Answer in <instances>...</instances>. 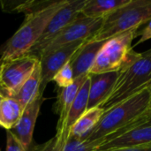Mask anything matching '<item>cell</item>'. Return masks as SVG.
<instances>
[{
  "label": "cell",
  "instance_id": "2",
  "mask_svg": "<svg viewBox=\"0 0 151 151\" xmlns=\"http://www.w3.org/2000/svg\"><path fill=\"white\" fill-rule=\"evenodd\" d=\"M119 72V75L112 91L100 106L104 112L147 88L151 81V57L146 51L138 53L132 50Z\"/></svg>",
  "mask_w": 151,
  "mask_h": 151
},
{
  "label": "cell",
  "instance_id": "10",
  "mask_svg": "<svg viewBox=\"0 0 151 151\" xmlns=\"http://www.w3.org/2000/svg\"><path fill=\"white\" fill-rule=\"evenodd\" d=\"M43 101V94L39 95L31 104L24 108L16 126L9 130L17 141L28 150L33 142L35 126Z\"/></svg>",
  "mask_w": 151,
  "mask_h": 151
},
{
  "label": "cell",
  "instance_id": "3",
  "mask_svg": "<svg viewBox=\"0 0 151 151\" xmlns=\"http://www.w3.org/2000/svg\"><path fill=\"white\" fill-rule=\"evenodd\" d=\"M68 0H56L49 7L28 15L20 27L5 42L0 59L13 58L27 54L39 40L52 17Z\"/></svg>",
  "mask_w": 151,
  "mask_h": 151
},
{
  "label": "cell",
  "instance_id": "16",
  "mask_svg": "<svg viewBox=\"0 0 151 151\" xmlns=\"http://www.w3.org/2000/svg\"><path fill=\"white\" fill-rule=\"evenodd\" d=\"M104 112V110L100 107L88 110L73 125L69 137L85 141L99 122Z\"/></svg>",
  "mask_w": 151,
  "mask_h": 151
},
{
  "label": "cell",
  "instance_id": "5",
  "mask_svg": "<svg viewBox=\"0 0 151 151\" xmlns=\"http://www.w3.org/2000/svg\"><path fill=\"white\" fill-rule=\"evenodd\" d=\"M138 29H133L106 40L89 73L119 72L133 50L132 42L138 36Z\"/></svg>",
  "mask_w": 151,
  "mask_h": 151
},
{
  "label": "cell",
  "instance_id": "22",
  "mask_svg": "<svg viewBox=\"0 0 151 151\" xmlns=\"http://www.w3.org/2000/svg\"><path fill=\"white\" fill-rule=\"evenodd\" d=\"M138 35H140V39L134 44V46H137V45H139L142 42H145L146 41L151 39V19L148 21V23L144 28H142L141 31H138Z\"/></svg>",
  "mask_w": 151,
  "mask_h": 151
},
{
  "label": "cell",
  "instance_id": "21",
  "mask_svg": "<svg viewBox=\"0 0 151 151\" xmlns=\"http://www.w3.org/2000/svg\"><path fill=\"white\" fill-rule=\"evenodd\" d=\"M5 151H30L21 145L10 131H6V150Z\"/></svg>",
  "mask_w": 151,
  "mask_h": 151
},
{
  "label": "cell",
  "instance_id": "13",
  "mask_svg": "<svg viewBox=\"0 0 151 151\" xmlns=\"http://www.w3.org/2000/svg\"><path fill=\"white\" fill-rule=\"evenodd\" d=\"M106 41H87L74 54L70 61L74 78L89 74L97 54Z\"/></svg>",
  "mask_w": 151,
  "mask_h": 151
},
{
  "label": "cell",
  "instance_id": "20",
  "mask_svg": "<svg viewBox=\"0 0 151 151\" xmlns=\"http://www.w3.org/2000/svg\"><path fill=\"white\" fill-rule=\"evenodd\" d=\"M75 78L73 74V68L70 65V62L67 63L65 65H64L54 76L53 81L57 83V85L59 87V88H66L73 83Z\"/></svg>",
  "mask_w": 151,
  "mask_h": 151
},
{
  "label": "cell",
  "instance_id": "24",
  "mask_svg": "<svg viewBox=\"0 0 151 151\" xmlns=\"http://www.w3.org/2000/svg\"><path fill=\"white\" fill-rule=\"evenodd\" d=\"M147 88H148L149 93H150V109H151V81L150 82V84L147 86Z\"/></svg>",
  "mask_w": 151,
  "mask_h": 151
},
{
  "label": "cell",
  "instance_id": "15",
  "mask_svg": "<svg viewBox=\"0 0 151 151\" xmlns=\"http://www.w3.org/2000/svg\"><path fill=\"white\" fill-rule=\"evenodd\" d=\"M41 94L43 93L41 91V67L40 63L38 62L28 80L26 81L17 94L11 98L16 100L23 108H25Z\"/></svg>",
  "mask_w": 151,
  "mask_h": 151
},
{
  "label": "cell",
  "instance_id": "17",
  "mask_svg": "<svg viewBox=\"0 0 151 151\" xmlns=\"http://www.w3.org/2000/svg\"><path fill=\"white\" fill-rule=\"evenodd\" d=\"M130 0H86L81 14L88 18H105Z\"/></svg>",
  "mask_w": 151,
  "mask_h": 151
},
{
  "label": "cell",
  "instance_id": "11",
  "mask_svg": "<svg viewBox=\"0 0 151 151\" xmlns=\"http://www.w3.org/2000/svg\"><path fill=\"white\" fill-rule=\"evenodd\" d=\"M151 144V120L139 125L125 134L101 143L97 151L138 147Z\"/></svg>",
  "mask_w": 151,
  "mask_h": 151
},
{
  "label": "cell",
  "instance_id": "1",
  "mask_svg": "<svg viewBox=\"0 0 151 151\" xmlns=\"http://www.w3.org/2000/svg\"><path fill=\"white\" fill-rule=\"evenodd\" d=\"M151 120L150 93L147 88L104 112L86 141L112 140L132 128Z\"/></svg>",
  "mask_w": 151,
  "mask_h": 151
},
{
  "label": "cell",
  "instance_id": "27",
  "mask_svg": "<svg viewBox=\"0 0 151 151\" xmlns=\"http://www.w3.org/2000/svg\"><path fill=\"white\" fill-rule=\"evenodd\" d=\"M4 98V96H3L2 95H0V103H1V101H2Z\"/></svg>",
  "mask_w": 151,
  "mask_h": 151
},
{
  "label": "cell",
  "instance_id": "12",
  "mask_svg": "<svg viewBox=\"0 0 151 151\" xmlns=\"http://www.w3.org/2000/svg\"><path fill=\"white\" fill-rule=\"evenodd\" d=\"M119 72L89 73L90 80L88 110L100 107L110 96L119 78Z\"/></svg>",
  "mask_w": 151,
  "mask_h": 151
},
{
  "label": "cell",
  "instance_id": "6",
  "mask_svg": "<svg viewBox=\"0 0 151 151\" xmlns=\"http://www.w3.org/2000/svg\"><path fill=\"white\" fill-rule=\"evenodd\" d=\"M39 60L30 55L0 59V85L12 97L20 89L22 85L31 76Z\"/></svg>",
  "mask_w": 151,
  "mask_h": 151
},
{
  "label": "cell",
  "instance_id": "9",
  "mask_svg": "<svg viewBox=\"0 0 151 151\" xmlns=\"http://www.w3.org/2000/svg\"><path fill=\"white\" fill-rule=\"evenodd\" d=\"M87 41H78L65 44L42 55L40 59L41 67V91L43 93L46 85L53 81L56 73L71 61L74 54Z\"/></svg>",
  "mask_w": 151,
  "mask_h": 151
},
{
  "label": "cell",
  "instance_id": "26",
  "mask_svg": "<svg viewBox=\"0 0 151 151\" xmlns=\"http://www.w3.org/2000/svg\"><path fill=\"white\" fill-rule=\"evenodd\" d=\"M146 53H147L148 55H150V56L151 57V49H150L149 50H147V51H146Z\"/></svg>",
  "mask_w": 151,
  "mask_h": 151
},
{
  "label": "cell",
  "instance_id": "23",
  "mask_svg": "<svg viewBox=\"0 0 151 151\" xmlns=\"http://www.w3.org/2000/svg\"><path fill=\"white\" fill-rule=\"evenodd\" d=\"M106 151H151V144L138 146V147H131V148H124V149H117V150H110Z\"/></svg>",
  "mask_w": 151,
  "mask_h": 151
},
{
  "label": "cell",
  "instance_id": "4",
  "mask_svg": "<svg viewBox=\"0 0 151 151\" xmlns=\"http://www.w3.org/2000/svg\"><path fill=\"white\" fill-rule=\"evenodd\" d=\"M151 19V0H130L104 19L101 29L91 39L106 41L133 29H138Z\"/></svg>",
  "mask_w": 151,
  "mask_h": 151
},
{
  "label": "cell",
  "instance_id": "25",
  "mask_svg": "<svg viewBox=\"0 0 151 151\" xmlns=\"http://www.w3.org/2000/svg\"><path fill=\"white\" fill-rule=\"evenodd\" d=\"M0 95H2V96H4V97H7V95H6V93L4 91V89L2 88L1 85H0Z\"/></svg>",
  "mask_w": 151,
  "mask_h": 151
},
{
  "label": "cell",
  "instance_id": "8",
  "mask_svg": "<svg viewBox=\"0 0 151 151\" xmlns=\"http://www.w3.org/2000/svg\"><path fill=\"white\" fill-rule=\"evenodd\" d=\"M85 3L86 0H68V2L52 17L39 40L27 54L39 60L42 51L48 43L60 31L79 17Z\"/></svg>",
  "mask_w": 151,
  "mask_h": 151
},
{
  "label": "cell",
  "instance_id": "18",
  "mask_svg": "<svg viewBox=\"0 0 151 151\" xmlns=\"http://www.w3.org/2000/svg\"><path fill=\"white\" fill-rule=\"evenodd\" d=\"M24 108L16 100L4 97L0 103V127L6 131L13 128L18 123Z\"/></svg>",
  "mask_w": 151,
  "mask_h": 151
},
{
  "label": "cell",
  "instance_id": "14",
  "mask_svg": "<svg viewBox=\"0 0 151 151\" xmlns=\"http://www.w3.org/2000/svg\"><path fill=\"white\" fill-rule=\"evenodd\" d=\"M88 74L80 76L76 78L73 81V84L66 88H59L58 94V98H57V103H56V112L58 114L59 119L57 125V132L58 133L61 131L64 123L66 119V117L68 115V112L71 109V106L75 99V97L78 95L79 90L81 89V86L83 83L86 81L88 79Z\"/></svg>",
  "mask_w": 151,
  "mask_h": 151
},
{
  "label": "cell",
  "instance_id": "7",
  "mask_svg": "<svg viewBox=\"0 0 151 151\" xmlns=\"http://www.w3.org/2000/svg\"><path fill=\"white\" fill-rule=\"evenodd\" d=\"M104 18H88L81 14L60 31L44 48L40 58L58 48L78 41H89L101 29ZM40 59V58H39Z\"/></svg>",
  "mask_w": 151,
  "mask_h": 151
},
{
  "label": "cell",
  "instance_id": "19",
  "mask_svg": "<svg viewBox=\"0 0 151 151\" xmlns=\"http://www.w3.org/2000/svg\"><path fill=\"white\" fill-rule=\"evenodd\" d=\"M104 139L88 142L69 137L66 142L58 151H97L98 147L103 142Z\"/></svg>",
  "mask_w": 151,
  "mask_h": 151
}]
</instances>
